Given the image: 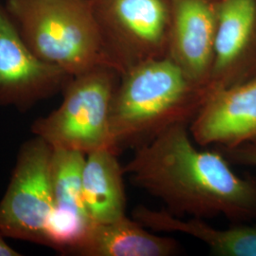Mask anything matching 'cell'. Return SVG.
I'll return each instance as SVG.
<instances>
[{
  "label": "cell",
  "instance_id": "cell-1",
  "mask_svg": "<svg viewBox=\"0 0 256 256\" xmlns=\"http://www.w3.org/2000/svg\"><path fill=\"white\" fill-rule=\"evenodd\" d=\"M189 126H173L136 148L126 174L176 216L256 221V180L236 174L218 149H200Z\"/></svg>",
  "mask_w": 256,
  "mask_h": 256
},
{
  "label": "cell",
  "instance_id": "cell-2",
  "mask_svg": "<svg viewBox=\"0 0 256 256\" xmlns=\"http://www.w3.org/2000/svg\"><path fill=\"white\" fill-rule=\"evenodd\" d=\"M210 97L168 55L128 68L114 95L110 126L115 146L138 147L178 124H191Z\"/></svg>",
  "mask_w": 256,
  "mask_h": 256
},
{
  "label": "cell",
  "instance_id": "cell-3",
  "mask_svg": "<svg viewBox=\"0 0 256 256\" xmlns=\"http://www.w3.org/2000/svg\"><path fill=\"white\" fill-rule=\"evenodd\" d=\"M6 10L32 52L72 78L99 66L120 72L92 0H8Z\"/></svg>",
  "mask_w": 256,
  "mask_h": 256
},
{
  "label": "cell",
  "instance_id": "cell-4",
  "mask_svg": "<svg viewBox=\"0 0 256 256\" xmlns=\"http://www.w3.org/2000/svg\"><path fill=\"white\" fill-rule=\"evenodd\" d=\"M99 66L74 77L68 84L59 108L32 126V133L52 148L75 150L86 155L115 146L110 126L117 90L116 72Z\"/></svg>",
  "mask_w": 256,
  "mask_h": 256
},
{
  "label": "cell",
  "instance_id": "cell-5",
  "mask_svg": "<svg viewBox=\"0 0 256 256\" xmlns=\"http://www.w3.org/2000/svg\"><path fill=\"white\" fill-rule=\"evenodd\" d=\"M52 153L37 137L21 147L8 190L0 202V234L46 246L44 227L54 208L50 164Z\"/></svg>",
  "mask_w": 256,
  "mask_h": 256
},
{
  "label": "cell",
  "instance_id": "cell-6",
  "mask_svg": "<svg viewBox=\"0 0 256 256\" xmlns=\"http://www.w3.org/2000/svg\"><path fill=\"white\" fill-rule=\"evenodd\" d=\"M110 54L120 72L162 57L169 9L166 0H92Z\"/></svg>",
  "mask_w": 256,
  "mask_h": 256
},
{
  "label": "cell",
  "instance_id": "cell-7",
  "mask_svg": "<svg viewBox=\"0 0 256 256\" xmlns=\"http://www.w3.org/2000/svg\"><path fill=\"white\" fill-rule=\"evenodd\" d=\"M68 78L32 52L0 4V106L30 108L60 90Z\"/></svg>",
  "mask_w": 256,
  "mask_h": 256
},
{
  "label": "cell",
  "instance_id": "cell-8",
  "mask_svg": "<svg viewBox=\"0 0 256 256\" xmlns=\"http://www.w3.org/2000/svg\"><path fill=\"white\" fill-rule=\"evenodd\" d=\"M189 128L200 147L230 148L256 142V75L210 94Z\"/></svg>",
  "mask_w": 256,
  "mask_h": 256
},
{
  "label": "cell",
  "instance_id": "cell-9",
  "mask_svg": "<svg viewBox=\"0 0 256 256\" xmlns=\"http://www.w3.org/2000/svg\"><path fill=\"white\" fill-rule=\"evenodd\" d=\"M256 0H222L216 7L210 95L254 77Z\"/></svg>",
  "mask_w": 256,
  "mask_h": 256
},
{
  "label": "cell",
  "instance_id": "cell-10",
  "mask_svg": "<svg viewBox=\"0 0 256 256\" xmlns=\"http://www.w3.org/2000/svg\"><path fill=\"white\" fill-rule=\"evenodd\" d=\"M173 14L167 55L194 84L208 88L214 62L216 8L208 0H176Z\"/></svg>",
  "mask_w": 256,
  "mask_h": 256
},
{
  "label": "cell",
  "instance_id": "cell-11",
  "mask_svg": "<svg viewBox=\"0 0 256 256\" xmlns=\"http://www.w3.org/2000/svg\"><path fill=\"white\" fill-rule=\"evenodd\" d=\"M132 218L154 232L182 234L196 238L220 256H256V226L238 223L228 229H218L204 220H184L167 210H156L138 205Z\"/></svg>",
  "mask_w": 256,
  "mask_h": 256
},
{
  "label": "cell",
  "instance_id": "cell-12",
  "mask_svg": "<svg viewBox=\"0 0 256 256\" xmlns=\"http://www.w3.org/2000/svg\"><path fill=\"white\" fill-rule=\"evenodd\" d=\"M182 246L174 238L148 230L137 220L124 216L110 223H94L74 256H174Z\"/></svg>",
  "mask_w": 256,
  "mask_h": 256
},
{
  "label": "cell",
  "instance_id": "cell-13",
  "mask_svg": "<svg viewBox=\"0 0 256 256\" xmlns=\"http://www.w3.org/2000/svg\"><path fill=\"white\" fill-rule=\"evenodd\" d=\"M120 152L104 148L86 155L82 173V198L94 223H110L126 216L124 169Z\"/></svg>",
  "mask_w": 256,
  "mask_h": 256
},
{
  "label": "cell",
  "instance_id": "cell-14",
  "mask_svg": "<svg viewBox=\"0 0 256 256\" xmlns=\"http://www.w3.org/2000/svg\"><path fill=\"white\" fill-rule=\"evenodd\" d=\"M86 160V155L80 151L52 148L50 174L55 206L77 210L90 218L82 198Z\"/></svg>",
  "mask_w": 256,
  "mask_h": 256
},
{
  "label": "cell",
  "instance_id": "cell-15",
  "mask_svg": "<svg viewBox=\"0 0 256 256\" xmlns=\"http://www.w3.org/2000/svg\"><path fill=\"white\" fill-rule=\"evenodd\" d=\"M92 224V220L77 210L54 206L44 227L46 246L63 254H74Z\"/></svg>",
  "mask_w": 256,
  "mask_h": 256
},
{
  "label": "cell",
  "instance_id": "cell-16",
  "mask_svg": "<svg viewBox=\"0 0 256 256\" xmlns=\"http://www.w3.org/2000/svg\"><path fill=\"white\" fill-rule=\"evenodd\" d=\"M232 164L247 166L256 169V142H247L230 148H216Z\"/></svg>",
  "mask_w": 256,
  "mask_h": 256
},
{
  "label": "cell",
  "instance_id": "cell-17",
  "mask_svg": "<svg viewBox=\"0 0 256 256\" xmlns=\"http://www.w3.org/2000/svg\"><path fill=\"white\" fill-rule=\"evenodd\" d=\"M21 256L16 250L10 247L4 240V236L0 234V256Z\"/></svg>",
  "mask_w": 256,
  "mask_h": 256
}]
</instances>
